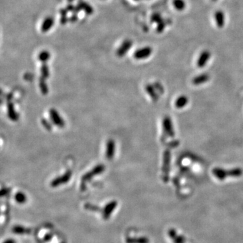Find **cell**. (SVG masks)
<instances>
[{
  "instance_id": "6da1fadb",
  "label": "cell",
  "mask_w": 243,
  "mask_h": 243,
  "mask_svg": "<svg viewBox=\"0 0 243 243\" xmlns=\"http://www.w3.org/2000/svg\"><path fill=\"white\" fill-rule=\"evenodd\" d=\"M213 174L219 180H224L228 176L239 177L242 174V170L241 168H234L229 170H226L222 168H216L213 169Z\"/></svg>"
},
{
  "instance_id": "7a4b0ae2",
  "label": "cell",
  "mask_w": 243,
  "mask_h": 243,
  "mask_svg": "<svg viewBox=\"0 0 243 243\" xmlns=\"http://www.w3.org/2000/svg\"><path fill=\"white\" fill-rule=\"evenodd\" d=\"M153 53V49L149 46L139 48L134 53V58L138 60H144L150 57Z\"/></svg>"
},
{
  "instance_id": "3957f363",
  "label": "cell",
  "mask_w": 243,
  "mask_h": 243,
  "mask_svg": "<svg viewBox=\"0 0 243 243\" xmlns=\"http://www.w3.org/2000/svg\"><path fill=\"white\" fill-rule=\"evenodd\" d=\"M71 176H72V172L68 171L64 174L62 175V176L57 177L56 178L53 179L52 182H51V186H52V187H57V186L60 185L66 184L67 182H69V180L71 178Z\"/></svg>"
},
{
  "instance_id": "277c9868",
  "label": "cell",
  "mask_w": 243,
  "mask_h": 243,
  "mask_svg": "<svg viewBox=\"0 0 243 243\" xmlns=\"http://www.w3.org/2000/svg\"><path fill=\"white\" fill-rule=\"evenodd\" d=\"M104 170H105V166L101 164L98 165L97 166H95L92 170L89 172L88 173L84 174L83 176V179L82 180H83V182L89 181V180H91L94 176L102 173Z\"/></svg>"
},
{
  "instance_id": "5b68a950",
  "label": "cell",
  "mask_w": 243,
  "mask_h": 243,
  "mask_svg": "<svg viewBox=\"0 0 243 243\" xmlns=\"http://www.w3.org/2000/svg\"><path fill=\"white\" fill-rule=\"evenodd\" d=\"M49 116L53 123L55 126L60 127V128H63L65 126V122L63 118L61 117V115L58 112L57 110H55V109H51L49 110Z\"/></svg>"
},
{
  "instance_id": "8992f818",
  "label": "cell",
  "mask_w": 243,
  "mask_h": 243,
  "mask_svg": "<svg viewBox=\"0 0 243 243\" xmlns=\"http://www.w3.org/2000/svg\"><path fill=\"white\" fill-rule=\"evenodd\" d=\"M211 55V54L209 50L203 51V52L200 53L199 58H198V60L197 62V66L200 68H202L205 67L206 66V64H207L209 60H210Z\"/></svg>"
},
{
  "instance_id": "52a82bcc",
  "label": "cell",
  "mask_w": 243,
  "mask_h": 243,
  "mask_svg": "<svg viewBox=\"0 0 243 243\" xmlns=\"http://www.w3.org/2000/svg\"><path fill=\"white\" fill-rule=\"evenodd\" d=\"M132 46V41L131 40H130V39H126V40L124 41L121 46L118 49L116 52V55L120 58L123 57V56L125 55L127 52L131 49Z\"/></svg>"
},
{
  "instance_id": "ba28073f",
  "label": "cell",
  "mask_w": 243,
  "mask_h": 243,
  "mask_svg": "<svg viewBox=\"0 0 243 243\" xmlns=\"http://www.w3.org/2000/svg\"><path fill=\"white\" fill-rule=\"evenodd\" d=\"M170 159L171 154L168 150H166L163 154V163L162 167V172L163 173V178L168 177V174L169 171V166H170Z\"/></svg>"
},
{
  "instance_id": "9c48e42d",
  "label": "cell",
  "mask_w": 243,
  "mask_h": 243,
  "mask_svg": "<svg viewBox=\"0 0 243 243\" xmlns=\"http://www.w3.org/2000/svg\"><path fill=\"white\" fill-rule=\"evenodd\" d=\"M213 17L217 27L219 29H222L225 26L226 23V16L224 12L222 10H217L214 13Z\"/></svg>"
},
{
  "instance_id": "30bf717a",
  "label": "cell",
  "mask_w": 243,
  "mask_h": 243,
  "mask_svg": "<svg viewBox=\"0 0 243 243\" xmlns=\"http://www.w3.org/2000/svg\"><path fill=\"white\" fill-rule=\"evenodd\" d=\"M115 152V144L114 140L109 139L106 144V157L107 159L111 160L114 157Z\"/></svg>"
},
{
  "instance_id": "8fae6325",
  "label": "cell",
  "mask_w": 243,
  "mask_h": 243,
  "mask_svg": "<svg viewBox=\"0 0 243 243\" xmlns=\"http://www.w3.org/2000/svg\"><path fill=\"white\" fill-rule=\"evenodd\" d=\"M118 203L117 201H115V200H112V201L107 203V204L105 206V207L103 208V210H102L103 217L104 219H107L109 218L110 215L112 214L113 211H114L115 207H116Z\"/></svg>"
},
{
  "instance_id": "7c38bea8",
  "label": "cell",
  "mask_w": 243,
  "mask_h": 243,
  "mask_svg": "<svg viewBox=\"0 0 243 243\" xmlns=\"http://www.w3.org/2000/svg\"><path fill=\"white\" fill-rule=\"evenodd\" d=\"M163 126L164 131L166 132L168 136L171 137H174V132L173 126H172V123L171 119L169 117H166L163 120Z\"/></svg>"
},
{
  "instance_id": "4fadbf2b",
  "label": "cell",
  "mask_w": 243,
  "mask_h": 243,
  "mask_svg": "<svg viewBox=\"0 0 243 243\" xmlns=\"http://www.w3.org/2000/svg\"><path fill=\"white\" fill-rule=\"evenodd\" d=\"M54 19L52 16H48L43 20V22L41 24V30L43 33H47L52 29V27L54 24Z\"/></svg>"
},
{
  "instance_id": "5bb4252c",
  "label": "cell",
  "mask_w": 243,
  "mask_h": 243,
  "mask_svg": "<svg viewBox=\"0 0 243 243\" xmlns=\"http://www.w3.org/2000/svg\"><path fill=\"white\" fill-rule=\"evenodd\" d=\"M209 79H210V75L208 74H201L200 75L197 76L196 77H194L193 79V84H195V85H199V84H201L206 83V82L208 81Z\"/></svg>"
},
{
  "instance_id": "9a60e30c",
  "label": "cell",
  "mask_w": 243,
  "mask_h": 243,
  "mask_svg": "<svg viewBox=\"0 0 243 243\" xmlns=\"http://www.w3.org/2000/svg\"><path fill=\"white\" fill-rule=\"evenodd\" d=\"M172 4L175 9L179 12L185 10L186 8V2L185 0H173Z\"/></svg>"
},
{
  "instance_id": "2e32d148",
  "label": "cell",
  "mask_w": 243,
  "mask_h": 243,
  "mask_svg": "<svg viewBox=\"0 0 243 243\" xmlns=\"http://www.w3.org/2000/svg\"><path fill=\"white\" fill-rule=\"evenodd\" d=\"M188 101V99L187 97H186L185 95H182L179 97L176 100V102H175V106L177 107L178 109H181L182 107H185L187 105Z\"/></svg>"
},
{
  "instance_id": "e0dca14e",
  "label": "cell",
  "mask_w": 243,
  "mask_h": 243,
  "mask_svg": "<svg viewBox=\"0 0 243 243\" xmlns=\"http://www.w3.org/2000/svg\"><path fill=\"white\" fill-rule=\"evenodd\" d=\"M12 232L16 234H29L30 232V229L24 228L22 226H14L12 229Z\"/></svg>"
},
{
  "instance_id": "ac0fdd59",
  "label": "cell",
  "mask_w": 243,
  "mask_h": 243,
  "mask_svg": "<svg viewBox=\"0 0 243 243\" xmlns=\"http://www.w3.org/2000/svg\"><path fill=\"white\" fill-rule=\"evenodd\" d=\"M126 243H149V240L145 237H140V238H132L128 237L126 239Z\"/></svg>"
},
{
  "instance_id": "d6986e66",
  "label": "cell",
  "mask_w": 243,
  "mask_h": 243,
  "mask_svg": "<svg viewBox=\"0 0 243 243\" xmlns=\"http://www.w3.org/2000/svg\"><path fill=\"white\" fill-rule=\"evenodd\" d=\"M14 199L18 203H20V204H23V203L27 201V196L22 192H18V193H16L15 194Z\"/></svg>"
},
{
  "instance_id": "ffe728a7",
  "label": "cell",
  "mask_w": 243,
  "mask_h": 243,
  "mask_svg": "<svg viewBox=\"0 0 243 243\" xmlns=\"http://www.w3.org/2000/svg\"><path fill=\"white\" fill-rule=\"evenodd\" d=\"M50 58V53L46 50L42 51L39 55V59L42 63H46Z\"/></svg>"
},
{
  "instance_id": "44dd1931",
  "label": "cell",
  "mask_w": 243,
  "mask_h": 243,
  "mask_svg": "<svg viewBox=\"0 0 243 243\" xmlns=\"http://www.w3.org/2000/svg\"><path fill=\"white\" fill-rule=\"evenodd\" d=\"M42 66L41 68V76L44 79L47 78L49 76V68L47 66L46 63H42Z\"/></svg>"
},
{
  "instance_id": "7402d4cb",
  "label": "cell",
  "mask_w": 243,
  "mask_h": 243,
  "mask_svg": "<svg viewBox=\"0 0 243 243\" xmlns=\"http://www.w3.org/2000/svg\"><path fill=\"white\" fill-rule=\"evenodd\" d=\"M84 208H85L87 210H89L91 211H95V212H99V211H101V209L99 207L94 205H92V204H90V203H86V204L84 205Z\"/></svg>"
},
{
  "instance_id": "603a6c76",
  "label": "cell",
  "mask_w": 243,
  "mask_h": 243,
  "mask_svg": "<svg viewBox=\"0 0 243 243\" xmlns=\"http://www.w3.org/2000/svg\"><path fill=\"white\" fill-rule=\"evenodd\" d=\"M39 86H40V89L42 93L44 95H46L48 92V88L47 84L45 83V79L41 78H40V83H39Z\"/></svg>"
},
{
  "instance_id": "cb8c5ba5",
  "label": "cell",
  "mask_w": 243,
  "mask_h": 243,
  "mask_svg": "<svg viewBox=\"0 0 243 243\" xmlns=\"http://www.w3.org/2000/svg\"><path fill=\"white\" fill-rule=\"evenodd\" d=\"M8 114L10 115V118H12V120H16L17 118V114H14V107L12 105V104H10V105L8 106Z\"/></svg>"
},
{
  "instance_id": "d4e9b609",
  "label": "cell",
  "mask_w": 243,
  "mask_h": 243,
  "mask_svg": "<svg viewBox=\"0 0 243 243\" xmlns=\"http://www.w3.org/2000/svg\"><path fill=\"white\" fill-rule=\"evenodd\" d=\"M151 20L153 22H156L157 24L159 23V22L163 21L162 16H161L159 13H155L154 14H153V16H151Z\"/></svg>"
},
{
  "instance_id": "484cf974",
  "label": "cell",
  "mask_w": 243,
  "mask_h": 243,
  "mask_svg": "<svg viewBox=\"0 0 243 243\" xmlns=\"http://www.w3.org/2000/svg\"><path fill=\"white\" fill-rule=\"evenodd\" d=\"M146 89H147V93H149V95H150L151 97L154 100L157 99V96H156V94H155V93L154 92V90H153V89L152 86L147 85V87H146Z\"/></svg>"
},
{
  "instance_id": "4316f807",
  "label": "cell",
  "mask_w": 243,
  "mask_h": 243,
  "mask_svg": "<svg viewBox=\"0 0 243 243\" xmlns=\"http://www.w3.org/2000/svg\"><path fill=\"white\" fill-rule=\"evenodd\" d=\"M82 5H83V6H80L81 9H84V10H85L86 13L88 14H91L93 13V8L91 6V5H89V4H82Z\"/></svg>"
},
{
  "instance_id": "83f0119b",
  "label": "cell",
  "mask_w": 243,
  "mask_h": 243,
  "mask_svg": "<svg viewBox=\"0 0 243 243\" xmlns=\"http://www.w3.org/2000/svg\"><path fill=\"white\" fill-rule=\"evenodd\" d=\"M166 23H165V22L164 21H162V22H159V23L157 24V31L158 33H162V32H163V30L165 29V28H166Z\"/></svg>"
},
{
  "instance_id": "f1b7e54d",
  "label": "cell",
  "mask_w": 243,
  "mask_h": 243,
  "mask_svg": "<svg viewBox=\"0 0 243 243\" xmlns=\"http://www.w3.org/2000/svg\"><path fill=\"white\" fill-rule=\"evenodd\" d=\"M52 238H53V235H52V234H51V233L46 234L43 237L44 241L47 242H50L52 240Z\"/></svg>"
},
{
  "instance_id": "f546056e",
  "label": "cell",
  "mask_w": 243,
  "mask_h": 243,
  "mask_svg": "<svg viewBox=\"0 0 243 243\" xmlns=\"http://www.w3.org/2000/svg\"><path fill=\"white\" fill-rule=\"evenodd\" d=\"M3 243H16V242H15V241H14V240H13V239H8V240H6V241H4Z\"/></svg>"
},
{
  "instance_id": "4dcf8cb0",
  "label": "cell",
  "mask_w": 243,
  "mask_h": 243,
  "mask_svg": "<svg viewBox=\"0 0 243 243\" xmlns=\"http://www.w3.org/2000/svg\"><path fill=\"white\" fill-rule=\"evenodd\" d=\"M211 1H212V2H217V0H211Z\"/></svg>"
},
{
  "instance_id": "1f68e13d",
  "label": "cell",
  "mask_w": 243,
  "mask_h": 243,
  "mask_svg": "<svg viewBox=\"0 0 243 243\" xmlns=\"http://www.w3.org/2000/svg\"><path fill=\"white\" fill-rule=\"evenodd\" d=\"M68 1H69V2H72L73 0H68Z\"/></svg>"
},
{
  "instance_id": "d6a6232c",
  "label": "cell",
  "mask_w": 243,
  "mask_h": 243,
  "mask_svg": "<svg viewBox=\"0 0 243 243\" xmlns=\"http://www.w3.org/2000/svg\"><path fill=\"white\" fill-rule=\"evenodd\" d=\"M61 243H66V242H61Z\"/></svg>"
}]
</instances>
